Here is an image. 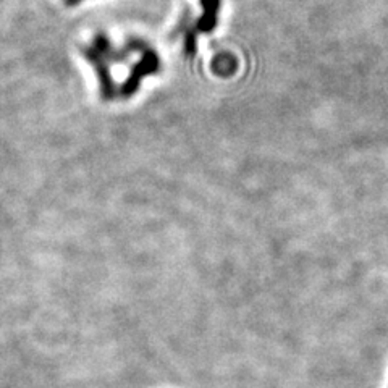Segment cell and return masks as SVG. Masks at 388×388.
<instances>
[{
  "label": "cell",
  "mask_w": 388,
  "mask_h": 388,
  "mask_svg": "<svg viewBox=\"0 0 388 388\" xmlns=\"http://www.w3.org/2000/svg\"><path fill=\"white\" fill-rule=\"evenodd\" d=\"M222 0H201L203 5V16L199 18L196 23V31H203V33H211L217 26V12L220 8Z\"/></svg>",
  "instance_id": "3957f363"
},
{
  "label": "cell",
  "mask_w": 388,
  "mask_h": 388,
  "mask_svg": "<svg viewBox=\"0 0 388 388\" xmlns=\"http://www.w3.org/2000/svg\"><path fill=\"white\" fill-rule=\"evenodd\" d=\"M196 49H198V38H196V29H190L186 33V39H185V51L186 55L193 57L196 53Z\"/></svg>",
  "instance_id": "277c9868"
},
{
  "label": "cell",
  "mask_w": 388,
  "mask_h": 388,
  "mask_svg": "<svg viewBox=\"0 0 388 388\" xmlns=\"http://www.w3.org/2000/svg\"><path fill=\"white\" fill-rule=\"evenodd\" d=\"M79 2H83V0H65V3L68 7H73V5H78Z\"/></svg>",
  "instance_id": "5b68a950"
},
{
  "label": "cell",
  "mask_w": 388,
  "mask_h": 388,
  "mask_svg": "<svg viewBox=\"0 0 388 388\" xmlns=\"http://www.w3.org/2000/svg\"><path fill=\"white\" fill-rule=\"evenodd\" d=\"M159 66H160V60L157 53L151 51V49H146V51L142 52L141 60L133 66L131 73H129L127 81L123 83L122 89H120V94L123 97H131L138 91V88H140L141 79L147 77V75L159 71Z\"/></svg>",
  "instance_id": "6da1fadb"
},
{
  "label": "cell",
  "mask_w": 388,
  "mask_h": 388,
  "mask_svg": "<svg viewBox=\"0 0 388 388\" xmlns=\"http://www.w3.org/2000/svg\"><path fill=\"white\" fill-rule=\"evenodd\" d=\"M83 53H84V57L91 62L92 66H94L97 78H99L102 99L104 101L115 99V97H117V86H115L112 75H110L109 62H107L104 59V55L97 52L94 47H84Z\"/></svg>",
  "instance_id": "7a4b0ae2"
}]
</instances>
